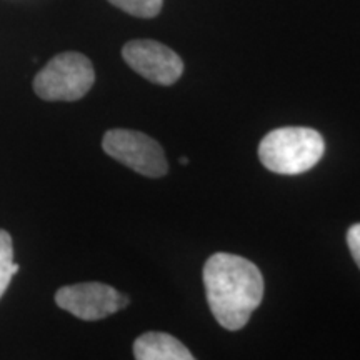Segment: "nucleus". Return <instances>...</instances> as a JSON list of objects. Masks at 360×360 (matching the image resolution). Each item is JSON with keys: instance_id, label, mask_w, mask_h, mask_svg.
<instances>
[{"instance_id": "9", "label": "nucleus", "mask_w": 360, "mask_h": 360, "mask_svg": "<svg viewBox=\"0 0 360 360\" xmlns=\"http://www.w3.org/2000/svg\"><path fill=\"white\" fill-rule=\"evenodd\" d=\"M109 2L134 17L152 19V17L159 15L164 0H109Z\"/></svg>"}, {"instance_id": "1", "label": "nucleus", "mask_w": 360, "mask_h": 360, "mask_svg": "<svg viewBox=\"0 0 360 360\" xmlns=\"http://www.w3.org/2000/svg\"><path fill=\"white\" fill-rule=\"evenodd\" d=\"M202 277L215 321L227 330L245 327L264 297V278L257 265L219 252L207 260Z\"/></svg>"}, {"instance_id": "7", "label": "nucleus", "mask_w": 360, "mask_h": 360, "mask_svg": "<svg viewBox=\"0 0 360 360\" xmlns=\"http://www.w3.org/2000/svg\"><path fill=\"white\" fill-rule=\"evenodd\" d=\"M134 357L137 360H193L182 342L165 332H147L134 342Z\"/></svg>"}, {"instance_id": "6", "label": "nucleus", "mask_w": 360, "mask_h": 360, "mask_svg": "<svg viewBox=\"0 0 360 360\" xmlns=\"http://www.w3.org/2000/svg\"><path fill=\"white\" fill-rule=\"evenodd\" d=\"M122 57L130 69L157 85H172L184 72V62L172 49L155 40H130Z\"/></svg>"}, {"instance_id": "11", "label": "nucleus", "mask_w": 360, "mask_h": 360, "mask_svg": "<svg viewBox=\"0 0 360 360\" xmlns=\"http://www.w3.org/2000/svg\"><path fill=\"white\" fill-rule=\"evenodd\" d=\"M180 164H182V165H187V164H188V159H187V157H182V159H180Z\"/></svg>"}, {"instance_id": "3", "label": "nucleus", "mask_w": 360, "mask_h": 360, "mask_svg": "<svg viewBox=\"0 0 360 360\" xmlns=\"http://www.w3.org/2000/svg\"><path fill=\"white\" fill-rule=\"evenodd\" d=\"M96 82L92 62L84 53H58L35 75L34 90L49 102L80 101Z\"/></svg>"}, {"instance_id": "4", "label": "nucleus", "mask_w": 360, "mask_h": 360, "mask_svg": "<svg viewBox=\"0 0 360 360\" xmlns=\"http://www.w3.org/2000/svg\"><path fill=\"white\" fill-rule=\"evenodd\" d=\"M102 147L112 159L146 177L157 179L167 174L169 165L162 147L137 130L112 129L103 135Z\"/></svg>"}, {"instance_id": "8", "label": "nucleus", "mask_w": 360, "mask_h": 360, "mask_svg": "<svg viewBox=\"0 0 360 360\" xmlns=\"http://www.w3.org/2000/svg\"><path fill=\"white\" fill-rule=\"evenodd\" d=\"M19 272V265L13 262L12 237L7 231L0 229V297L7 290L13 276Z\"/></svg>"}, {"instance_id": "5", "label": "nucleus", "mask_w": 360, "mask_h": 360, "mask_svg": "<svg viewBox=\"0 0 360 360\" xmlns=\"http://www.w3.org/2000/svg\"><path fill=\"white\" fill-rule=\"evenodd\" d=\"M56 304L80 321H101L129 305V297L101 282L65 285L57 290Z\"/></svg>"}, {"instance_id": "2", "label": "nucleus", "mask_w": 360, "mask_h": 360, "mask_svg": "<svg viewBox=\"0 0 360 360\" xmlns=\"http://www.w3.org/2000/svg\"><path fill=\"white\" fill-rule=\"evenodd\" d=\"M326 142L317 130L307 127H282L269 132L259 146V157L265 169L282 175L307 172L322 159Z\"/></svg>"}, {"instance_id": "10", "label": "nucleus", "mask_w": 360, "mask_h": 360, "mask_svg": "<svg viewBox=\"0 0 360 360\" xmlns=\"http://www.w3.org/2000/svg\"><path fill=\"white\" fill-rule=\"evenodd\" d=\"M347 244H349L350 254H352L355 264H357L360 269V224H355L349 229Z\"/></svg>"}]
</instances>
